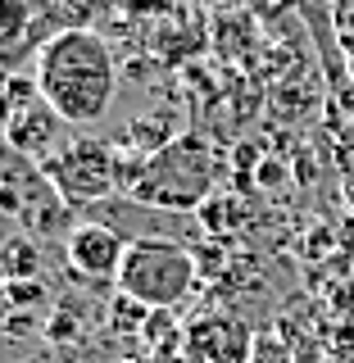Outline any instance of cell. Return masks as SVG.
Here are the masks:
<instances>
[{
    "label": "cell",
    "mask_w": 354,
    "mask_h": 363,
    "mask_svg": "<svg viewBox=\"0 0 354 363\" xmlns=\"http://www.w3.org/2000/svg\"><path fill=\"white\" fill-rule=\"evenodd\" d=\"M32 77H37L45 105L77 128L105 118L118 96V60H114L109 41L91 28H64L45 37Z\"/></svg>",
    "instance_id": "obj_1"
},
{
    "label": "cell",
    "mask_w": 354,
    "mask_h": 363,
    "mask_svg": "<svg viewBox=\"0 0 354 363\" xmlns=\"http://www.w3.org/2000/svg\"><path fill=\"white\" fill-rule=\"evenodd\" d=\"M214 177H219L214 150L200 136L187 132L159 155H145V164L136 168V182L123 196L159 213H182V209H200L214 196Z\"/></svg>",
    "instance_id": "obj_2"
},
{
    "label": "cell",
    "mask_w": 354,
    "mask_h": 363,
    "mask_svg": "<svg viewBox=\"0 0 354 363\" xmlns=\"http://www.w3.org/2000/svg\"><path fill=\"white\" fill-rule=\"evenodd\" d=\"M196 286H200V264L191 245L168 241V236H141L128 245V259L118 268V295L136 300L141 309L164 313L182 304Z\"/></svg>",
    "instance_id": "obj_3"
},
{
    "label": "cell",
    "mask_w": 354,
    "mask_h": 363,
    "mask_svg": "<svg viewBox=\"0 0 354 363\" xmlns=\"http://www.w3.org/2000/svg\"><path fill=\"white\" fill-rule=\"evenodd\" d=\"M37 173L50 182L68 204H96L118 191V145L96 136H73L50 159H41Z\"/></svg>",
    "instance_id": "obj_4"
},
{
    "label": "cell",
    "mask_w": 354,
    "mask_h": 363,
    "mask_svg": "<svg viewBox=\"0 0 354 363\" xmlns=\"http://www.w3.org/2000/svg\"><path fill=\"white\" fill-rule=\"evenodd\" d=\"M128 245L109 223H73L64 232V259L87 281H118V268L128 259Z\"/></svg>",
    "instance_id": "obj_5"
},
{
    "label": "cell",
    "mask_w": 354,
    "mask_h": 363,
    "mask_svg": "<svg viewBox=\"0 0 354 363\" xmlns=\"http://www.w3.org/2000/svg\"><path fill=\"white\" fill-rule=\"evenodd\" d=\"M250 327L232 313H204L187 327V363H245Z\"/></svg>",
    "instance_id": "obj_6"
},
{
    "label": "cell",
    "mask_w": 354,
    "mask_h": 363,
    "mask_svg": "<svg viewBox=\"0 0 354 363\" xmlns=\"http://www.w3.org/2000/svg\"><path fill=\"white\" fill-rule=\"evenodd\" d=\"M60 128H64V118L45 105V100H32V105L5 113V141H9V150L32 155L37 164H41V159H50L64 145L60 141Z\"/></svg>",
    "instance_id": "obj_7"
},
{
    "label": "cell",
    "mask_w": 354,
    "mask_h": 363,
    "mask_svg": "<svg viewBox=\"0 0 354 363\" xmlns=\"http://www.w3.org/2000/svg\"><path fill=\"white\" fill-rule=\"evenodd\" d=\"M0 264H5V281H28L41 272V245L32 236H9Z\"/></svg>",
    "instance_id": "obj_8"
},
{
    "label": "cell",
    "mask_w": 354,
    "mask_h": 363,
    "mask_svg": "<svg viewBox=\"0 0 354 363\" xmlns=\"http://www.w3.org/2000/svg\"><path fill=\"white\" fill-rule=\"evenodd\" d=\"M0 9H5V28H0V41H5L9 64H14V60H18V50H23V37H28V23L37 18V0H0Z\"/></svg>",
    "instance_id": "obj_9"
},
{
    "label": "cell",
    "mask_w": 354,
    "mask_h": 363,
    "mask_svg": "<svg viewBox=\"0 0 354 363\" xmlns=\"http://www.w3.org/2000/svg\"><path fill=\"white\" fill-rule=\"evenodd\" d=\"M196 213H200V227L214 232V236H227V232L241 227V204H236L232 196H209Z\"/></svg>",
    "instance_id": "obj_10"
},
{
    "label": "cell",
    "mask_w": 354,
    "mask_h": 363,
    "mask_svg": "<svg viewBox=\"0 0 354 363\" xmlns=\"http://www.w3.org/2000/svg\"><path fill=\"white\" fill-rule=\"evenodd\" d=\"M45 300H50V291H45V281H41V277L5 281V304H9V309H41Z\"/></svg>",
    "instance_id": "obj_11"
},
{
    "label": "cell",
    "mask_w": 354,
    "mask_h": 363,
    "mask_svg": "<svg viewBox=\"0 0 354 363\" xmlns=\"http://www.w3.org/2000/svg\"><path fill=\"white\" fill-rule=\"evenodd\" d=\"M32 100H41L37 77H28V73H9V77H5V113H14V109H23V105H32Z\"/></svg>",
    "instance_id": "obj_12"
},
{
    "label": "cell",
    "mask_w": 354,
    "mask_h": 363,
    "mask_svg": "<svg viewBox=\"0 0 354 363\" xmlns=\"http://www.w3.org/2000/svg\"><path fill=\"white\" fill-rule=\"evenodd\" d=\"M32 327H37V323H32V318L23 313V309H9V327H5V332L14 336V340H23V336H32Z\"/></svg>",
    "instance_id": "obj_13"
},
{
    "label": "cell",
    "mask_w": 354,
    "mask_h": 363,
    "mask_svg": "<svg viewBox=\"0 0 354 363\" xmlns=\"http://www.w3.org/2000/svg\"><path fill=\"white\" fill-rule=\"evenodd\" d=\"M0 204H5V213H23V196H18L14 182H9V186L0 191Z\"/></svg>",
    "instance_id": "obj_14"
},
{
    "label": "cell",
    "mask_w": 354,
    "mask_h": 363,
    "mask_svg": "<svg viewBox=\"0 0 354 363\" xmlns=\"http://www.w3.org/2000/svg\"><path fill=\"white\" fill-rule=\"evenodd\" d=\"M345 55H350V77H354V32H345Z\"/></svg>",
    "instance_id": "obj_15"
}]
</instances>
